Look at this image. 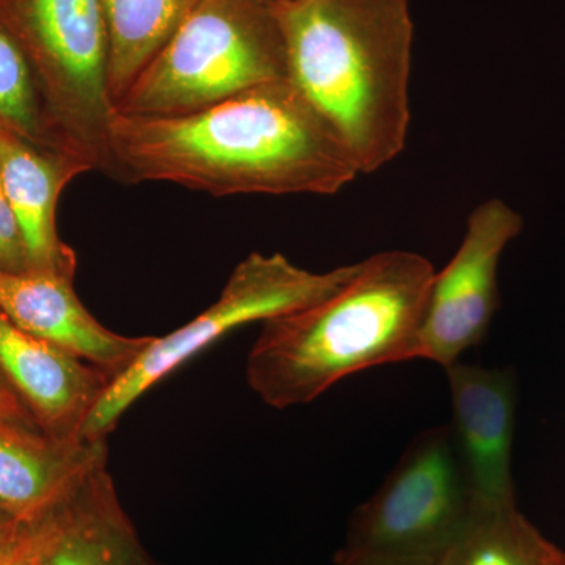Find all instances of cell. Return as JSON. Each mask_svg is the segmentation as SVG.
<instances>
[{
    "instance_id": "cell-18",
    "label": "cell",
    "mask_w": 565,
    "mask_h": 565,
    "mask_svg": "<svg viewBox=\"0 0 565 565\" xmlns=\"http://www.w3.org/2000/svg\"><path fill=\"white\" fill-rule=\"evenodd\" d=\"M0 426H20L39 429L20 396L0 370ZM40 430V429H39Z\"/></svg>"
},
{
    "instance_id": "cell-1",
    "label": "cell",
    "mask_w": 565,
    "mask_h": 565,
    "mask_svg": "<svg viewBox=\"0 0 565 565\" xmlns=\"http://www.w3.org/2000/svg\"><path fill=\"white\" fill-rule=\"evenodd\" d=\"M109 177L214 196L333 195L360 174L348 145L291 79L178 117L115 111Z\"/></svg>"
},
{
    "instance_id": "cell-3",
    "label": "cell",
    "mask_w": 565,
    "mask_h": 565,
    "mask_svg": "<svg viewBox=\"0 0 565 565\" xmlns=\"http://www.w3.org/2000/svg\"><path fill=\"white\" fill-rule=\"evenodd\" d=\"M273 7L289 79L340 134L360 174L396 159L411 122L404 0H280Z\"/></svg>"
},
{
    "instance_id": "cell-6",
    "label": "cell",
    "mask_w": 565,
    "mask_h": 565,
    "mask_svg": "<svg viewBox=\"0 0 565 565\" xmlns=\"http://www.w3.org/2000/svg\"><path fill=\"white\" fill-rule=\"evenodd\" d=\"M359 269L356 263L329 273H310L281 253H252L234 267L221 297L207 310L166 337H151L131 366L111 381L81 438L107 440L132 404L204 349L241 327L264 323L329 299Z\"/></svg>"
},
{
    "instance_id": "cell-20",
    "label": "cell",
    "mask_w": 565,
    "mask_h": 565,
    "mask_svg": "<svg viewBox=\"0 0 565 565\" xmlns=\"http://www.w3.org/2000/svg\"><path fill=\"white\" fill-rule=\"evenodd\" d=\"M11 565H43L39 545L32 544L11 553Z\"/></svg>"
},
{
    "instance_id": "cell-14",
    "label": "cell",
    "mask_w": 565,
    "mask_h": 565,
    "mask_svg": "<svg viewBox=\"0 0 565 565\" xmlns=\"http://www.w3.org/2000/svg\"><path fill=\"white\" fill-rule=\"evenodd\" d=\"M109 40V96L117 109L134 82L200 0H99Z\"/></svg>"
},
{
    "instance_id": "cell-23",
    "label": "cell",
    "mask_w": 565,
    "mask_h": 565,
    "mask_svg": "<svg viewBox=\"0 0 565 565\" xmlns=\"http://www.w3.org/2000/svg\"><path fill=\"white\" fill-rule=\"evenodd\" d=\"M565 565V564H564Z\"/></svg>"
},
{
    "instance_id": "cell-4",
    "label": "cell",
    "mask_w": 565,
    "mask_h": 565,
    "mask_svg": "<svg viewBox=\"0 0 565 565\" xmlns=\"http://www.w3.org/2000/svg\"><path fill=\"white\" fill-rule=\"evenodd\" d=\"M282 79L288 55L267 0H200L115 111L178 117Z\"/></svg>"
},
{
    "instance_id": "cell-12",
    "label": "cell",
    "mask_w": 565,
    "mask_h": 565,
    "mask_svg": "<svg viewBox=\"0 0 565 565\" xmlns=\"http://www.w3.org/2000/svg\"><path fill=\"white\" fill-rule=\"evenodd\" d=\"M92 166L73 152L50 150L0 128V177L20 228L29 270L73 277L77 258L57 233L58 199Z\"/></svg>"
},
{
    "instance_id": "cell-8",
    "label": "cell",
    "mask_w": 565,
    "mask_h": 565,
    "mask_svg": "<svg viewBox=\"0 0 565 565\" xmlns=\"http://www.w3.org/2000/svg\"><path fill=\"white\" fill-rule=\"evenodd\" d=\"M523 217L500 199L479 204L451 262L434 275L419 330L416 360L449 366L481 344L498 308V267Z\"/></svg>"
},
{
    "instance_id": "cell-2",
    "label": "cell",
    "mask_w": 565,
    "mask_h": 565,
    "mask_svg": "<svg viewBox=\"0 0 565 565\" xmlns=\"http://www.w3.org/2000/svg\"><path fill=\"white\" fill-rule=\"evenodd\" d=\"M434 275L418 253H375L329 299L262 323L248 353V385L285 411L313 403L353 374L416 360Z\"/></svg>"
},
{
    "instance_id": "cell-22",
    "label": "cell",
    "mask_w": 565,
    "mask_h": 565,
    "mask_svg": "<svg viewBox=\"0 0 565 565\" xmlns=\"http://www.w3.org/2000/svg\"><path fill=\"white\" fill-rule=\"evenodd\" d=\"M270 2H277V0H270Z\"/></svg>"
},
{
    "instance_id": "cell-7",
    "label": "cell",
    "mask_w": 565,
    "mask_h": 565,
    "mask_svg": "<svg viewBox=\"0 0 565 565\" xmlns=\"http://www.w3.org/2000/svg\"><path fill=\"white\" fill-rule=\"evenodd\" d=\"M478 511L449 424L435 426L352 512L344 548L438 563Z\"/></svg>"
},
{
    "instance_id": "cell-15",
    "label": "cell",
    "mask_w": 565,
    "mask_h": 565,
    "mask_svg": "<svg viewBox=\"0 0 565 565\" xmlns=\"http://www.w3.org/2000/svg\"><path fill=\"white\" fill-rule=\"evenodd\" d=\"M553 544L515 505L479 509L437 565H564Z\"/></svg>"
},
{
    "instance_id": "cell-21",
    "label": "cell",
    "mask_w": 565,
    "mask_h": 565,
    "mask_svg": "<svg viewBox=\"0 0 565 565\" xmlns=\"http://www.w3.org/2000/svg\"><path fill=\"white\" fill-rule=\"evenodd\" d=\"M0 565H11V556L9 559H0Z\"/></svg>"
},
{
    "instance_id": "cell-16",
    "label": "cell",
    "mask_w": 565,
    "mask_h": 565,
    "mask_svg": "<svg viewBox=\"0 0 565 565\" xmlns=\"http://www.w3.org/2000/svg\"><path fill=\"white\" fill-rule=\"evenodd\" d=\"M0 128L9 129L39 147L71 152L47 117L24 54L2 24H0Z\"/></svg>"
},
{
    "instance_id": "cell-9",
    "label": "cell",
    "mask_w": 565,
    "mask_h": 565,
    "mask_svg": "<svg viewBox=\"0 0 565 565\" xmlns=\"http://www.w3.org/2000/svg\"><path fill=\"white\" fill-rule=\"evenodd\" d=\"M451 393L449 424L478 509L515 505L512 448L519 388L511 367L456 362L445 367Z\"/></svg>"
},
{
    "instance_id": "cell-19",
    "label": "cell",
    "mask_w": 565,
    "mask_h": 565,
    "mask_svg": "<svg viewBox=\"0 0 565 565\" xmlns=\"http://www.w3.org/2000/svg\"><path fill=\"white\" fill-rule=\"evenodd\" d=\"M334 565H437V563L343 548L338 553Z\"/></svg>"
},
{
    "instance_id": "cell-10",
    "label": "cell",
    "mask_w": 565,
    "mask_h": 565,
    "mask_svg": "<svg viewBox=\"0 0 565 565\" xmlns=\"http://www.w3.org/2000/svg\"><path fill=\"white\" fill-rule=\"evenodd\" d=\"M0 370L36 427L58 440L82 429L114 375L58 345L22 332L0 315Z\"/></svg>"
},
{
    "instance_id": "cell-17",
    "label": "cell",
    "mask_w": 565,
    "mask_h": 565,
    "mask_svg": "<svg viewBox=\"0 0 565 565\" xmlns=\"http://www.w3.org/2000/svg\"><path fill=\"white\" fill-rule=\"evenodd\" d=\"M0 269L10 274L28 273L29 263L18 223L0 177Z\"/></svg>"
},
{
    "instance_id": "cell-11",
    "label": "cell",
    "mask_w": 565,
    "mask_h": 565,
    "mask_svg": "<svg viewBox=\"0 0 565 565\" xmlns=\"http://www.w3.org/2000/svg\"><path fill=\"white\" fill-rule=\"evenodd\" d=\"M74 278L41 270L10 274L0 269V315L22 332L121 374L151 337H125L93 318L73 288Z\"/></svg>"
},
{
    "instance_id": "cell-5",
    "label": "cell",
    "mask_w": 565,
    "mask_h": 565,
    "mask_svg": "<svg viewBox=\"0 0 565 565\" xmlns=\"http://www.w3.org/2000/svg\"><path fill=\"white\" fill-rule=\"evenodd\" d=\"M41 103L65 147L109 174V40L99 0H0Z\"/></svg>"
},
{
    "instance_id": "cell-13",
    "label": "cell",
    "mask_w": 565,
    "mask_h": 565,
    "mask_svg": "<svg viewBox=\"0 0 565 565\" xmlns=\"http://www.w3.org/2000/svg\"><path fill=\"white\" fill-rule=\"evenodd\" d=\"M106 462V440H58L39 429L0 426V512L20 522L47 516Z\"/></svg>"
}]
</instances>
